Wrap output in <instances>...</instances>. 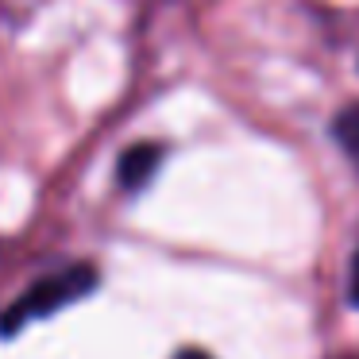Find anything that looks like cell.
Instances as JSON below:
<instances>
[{"label": "cell", "mask_w": 359, "mask_h": 359, "mask_svg": "<svg viewBox=\"0 0 359 359\" xmlns=\"http://www.w3.org/2000/svg\"><path fill=\"white\" fill-rule=\"evenodd\" d=\"M93 286H97V271L86 263L66 266V271H58V274H47V278H39L32 290H24L8 309L0 313V336H16L20 328H27L32 320H43V317H50V313L66 309V305L81 302Z\"/></svg>", "instance_id": "1"}, {"label": "cell", "mask_w": 359, "mask_h": 359, "mask_svg": "<svg viewBox=\"0 0 359 359\" xmlns=\"http://www.w3.org/2000/svg\"><path fill=\"white\" fill-rule=\"evenodd\" d=\"M158 163H163V151L155 147V143H135V147H128L124 155H120L116 163V178L124 189H140L151 182V174L158 170Z\"/></svg>", "instance_id": "2"}, {"label": "cell", "mask_w": 359, "mask_h": 359, "mask_svg": "<svg viewBox=\"0 0 359 359\" xmlns=\"http://www.w3.org/2000/svg\"><path fill=\"white\" fill-rule=\"evenodd\" d=\"M174 359H209V355H205V351H194V348H189V351H178Z\"/></svg>", "instance_id": "5"}, {"label": "cell", "mask_w": 359, "mask_h": 359, "mask_svg": "<svg viewBox=\"0 0 359 359\" xmlns=\"http://www.w3.org/2000/svg\"><path fill=\"white\" fill-rule=\"evenodd\" d=\"M336 135H340V143H344V147H348L351 155L359 158V109L344 112L340 124H336Z\"/></svg>", "instance_id": "3"}, {"label": "cell", "mask_w": 359, "mask_h": 359, "mask_svg": "<svg viewBox=\"0 0 359 359\" xmlns=\"http://www.w3.org/2000/svg\"><path fill=\"white\" fill-rule=\"evenodd\" d=\"M351 297H355V305H359V255H355V263H351Z\"/></svg>", "instance_id": "4"}]
</instances>
